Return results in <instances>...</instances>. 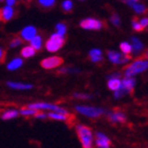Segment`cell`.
I'll use <instances>...</instances> for the list:
<instances>
[{"mask_svg": "<svg viewBox=\"0 0 148 148\" xmlns=\"http://www.w3.org/2000/svg\"><path fill=\"white\" fill-rule=\"evenodd\" d=\"M22 59L21 58H14L12 62L8 65V69L11 70V71H14L16 69H19L22 66Z\"/></svg>", "mask_w": 148, "mask_h": 148, "instance_id": "cell-16", "label": "cell"}, {"mask_svg": "<svg viewBox=\"0 0 148 148\" xmlns=\"http://www.w3.org/2000/svg\"><path fill=\"white\" fill-rule=\"evenodd\" d=\"M132 8H133V10H134L136 13H139V14L144 13L146 11V6L144 5V4H142V3H139V2H136V4H133Z\"/></svg>", "mask_w": 148, "mask_h": 148, "instance_id": "cell-24", "label": "cell"}, {"mask_svg": "<svg viewBox=\"0 0 148 148\" xmlns=\"http://www.w3.org/2000/svg\"><path fill=\"white\" fill-rule=\"evenodd\" d=\"M109 119L112 122H121V123H124L126 121V115L123 112H113V113H109Z\"/></svg>", "mask_w": 148, "mask_h": 148, "instance_id": "cell-13", "label": "cell"}, {"mask_svg": "<svg viewBox=\"0 0 148 148\" xmlns=\"http://www.w3.org/2000/svg\"><path fill=\"white\" fill-rule=\"evenodd\" d=\"M19 113H21L22 115H36V114L38 113V111L34 110V109L27 108V109H21Z\"/></svg>", "mask_w": 148, "mask_h": 148, "instance_id": "cell-25", "label": "cell"}, {"mask_svg": "<svg viewBox=\"0 0 148 148\" xmlns=\"http://www.w3.org/2000/svg\"><path fill=\"white\" fill-rule=\"evenodd\" d=\"M62 57H58V56H51V57H48V58H45L41 62V67L45 69H54L56 67H58L62 64Z\"/></svg>", "mask_w": 148, "mask_h": 148, "instance_id": "cell-6", "label": "cell"}, {"mask_svg": "<svg viewBox=\"0 0 148 148\" xmlns=\"http://www.w3.org/2000/svg\"><path fill=\"white\" fill-rule=\"evenodd\" d=\"M29 108L30 109H34V110H39V109H51L56 113H60L64 114V115H68V111L64 108H60L58 106L52 105V104H49V103H36V104H31L29 105Z\"/></svg>", "mask_w": 148, "mask_h": 148, "instance_id": "cell-4", "label": "cell"}, {"mask_svg": "<svg viewBox=\"0 0 148 148\" xmlns=\"http://www.w3.org/2000/svg\"><path fill=\"white\" fill-rule=\"evenodd\" d=\"M76 110L79 113L87 115L89 117H99L104 113V110L101 108H94V107H89V106H77Z\"/></svg>", "mask_w": 148, "mask_h": 148, "instance_id": "cell-5", "label": "cell"}, {"mask_svg": "<svg viewBox=\"0 0 148 148\" xmlns=\"http://www.w3.org/2000/svg\"><path fill=\"white\" fill-rule=\"evenodd\" d=\"M41 46H42V40H41V37L36 35V36L31 40V47L36 51V50L41 49Z\"/></svg>", "mask_w": 148, "mask_h": 148, "instance_id": "cell-18", "label": "cell"}, {"mask_svg": "<svg viewBox=\"0 0 148 148\" xmlns=\"http://www.w3.org/2000/svg\"><path fill=\"white\" fill-rule=\"evenodd\" d=\"M74 95L76 96V97H80V99H88L89 95H86V94H80V93H75Z\"/></svg>", "mask_w": 148, "mask_h": 148, "instance_id": "cell-35", "label": "cell"}, {"mask_svg": "<svg viewBox=\"0 0 148 148\" xmlns=\"http://www.w3.org/2000/svg\"><path fill=\"white\" fill-rule=\"evenodd\" d=\"M136 86V79L132 77H126L121 82V87L120 89L123 91L125 94L127 93H132L133 88Z\"/></svg>", "mask_w": 148, "mask_h": 148, "instance_id": "cell-8", "label": "cell"}, {"mask_svg": "<svg viewBox=\"0 0 148 148\" xmlns=\"http://www.w3.org/2000/svg\"><path fill=\"white\" fill-rule=\"evenodd\" d=\"M111 21H112V23H113L114 25H120L121 23V19L120 17H119V15L117 14H113V15L111 16Z\"/></svg>", "mask_w": 148, "mask_h": 148, "instance_id": "cell-28", "label": "cell"}, {"mask_svg": "<svg viewBox=\"0 0 148 148\" xmlns=\"http://www.w3.org/2000/svg\"><path fill=\"white\" fill-rule=\"evenodd\" d=\"M148 68V62L147 58H140L132 62L131 65L126 67L125 69V75L126 77H132L133 75H136L138 73L145 71Z\"/></svg>", "mask_w": 148, "mask_h": 148, "instance_id": "cell-2", "label": "cell"}, {"mask_svg": "<svg viewBox=\"0 0 148 148\" xmlns=\"http://www.w3.org/2000/svg\"><path fill=\"white\" fill-rule=\"evenodd\" d=\"M90 59H91L93 62H101V60H102L103 56H90Z\"/></svg>", "mask_w": 148, "mask_h": 148, "instance_id": "cell-33", "label": "cell"}, {"mask_svg": "<svg viewBox=\"0 0 148 148\" xmlns=\"http://www.w3.org/2000/svg\"><path fill=\"white\" fill-rule=\"evenodd\" d=\"M132 28L134 29L136 31H142L143 30V28L141 27V25H140L138 21H136V20H133L132 21Z\"/></svg>", "mask_w": 148, "mask_h": 148, "instance_id": "cell-30", "label": "cell"}, {"mask_svg": "<svg viewBox=\"0 0 148 148\" xmlns=\"http://www.w3.org/2000/svg\"><path fill=\"white\" fill-rule=\"evenodd\" d=\"M14 3H15V1H14V0H8V1H6V4H8V6L13 5Z\"/></svg>", "mask_w": 148, "mask_h": 148, "instance_id": "cell-37", "label": "cell"}, {"mask_svg": "<svg viewBox=\"0 0 148 148\" xmlns=\"http://www.w3.org/2000/svg\"><path fill=\"white\" fill-rule=\"evenodd\" d=\"M47 116L51 117V119H53V120H59V121H69V119H70V114H68V115H64V114L56 113V112H52V113L47 114Z\"/></svg>", "mask_w": 148, "mask_h": 148, "instance_id": "cell-20", "label": "cell"}, {"mask_svg": "<svg viewBox=\"0 0 148 148\" xmlns=\"http://www.w3.org/2000/svg\"><path fill=\"white\" fill-rule=\"evenodd\" d=\"M8 86L13 88V89H20V90L31 89V88H33V85H30V84L13 83V82H9V83H8Z\"/></svg>", "mask_w": 148, "mask_h": 148, "instance_id": "cell-15", "label": "cell"}, {"mask_svg": "<svg viewBox=\"0 0 148 148\" xmlns=\"http://www.w3.org/2000/svg\"><path fill=\"white\" fill-rule=\"evenodd\" d=\"M4 57H5V52L2 48H0V62L4 60Z\"/></svg>", "mask_w": 148, "mask_h": 148, "instance_id": "cell-34", "label": "cell"}, {"mask_svg": "<svg viewBox=\"0 0 148 148\" xmlns=\"http://www.w3.org/2000/svg\"><path fill=\"white\" fill-rule=\"evenodd\" d=\"M121 50H122V52L124 53V55H127V54H129L131 52V46H130V43L126 42V41H124V42L121 43Z\"/></svg>", "mask_w": 148, "mask_h": 148, "instance_id": "cell-22", "label": "cell"}, {"mask_svg": "<svg viewBox=\"0 0 148 148\" xmlns=\"http://www.w3.org/2000/svg\"><path fill=\"white\" fill-rule=\"evenodd\" d=\"M111 141L104 133H96V146L99 148H110Z\"/></svg>", "mask_w": 148, "mask_h": 148, "instance_id": "cell-10", "label": "cell"}, {"mask_svg": "<svg viewBox=\"0 0 148 148\" xmlns=\"http://www.w3.org/2000/svg\"><path fill=\"white\" fill-rule=\"evenodd\" d=\"M72 8H73V3H72V1H69V0H66V1H64L62 2V9L65 10V11H71Z\"/></svg>", "mask_w": 148, "mask_h": 148, "instance_id": "cell-27", "label": "cell"}, {"mask_svg": "<svg viewBox=\"0 0 148 148\" xmlns=\"http://www.w3.org/2000/svg\"><path fill=\"white\" fill-rule=\"evenodd\" d=\"M89 55L90 56H102V51L99 49H93L90 51Z\"/></svg>", "mask_w": 148, "mask_h": 148, "instance_id": "cell-29", "label": "cell"}, {"mask_svg": "<svg viewBox=\"0 0 148 148\" xmlns=\"http://www.w3.org/2000/svg\"><path fill=\"white\" fill-rule=\"evenodd\" d=\"M19 114L18 111L16 110H9V111H5L4 113L2 114V120H11V119H15L17 115Z\"/></svg>", "mask_w": 148, "mask_h": 148, "instance_id": "cell-21", "label": "cell"}, {"mask_svg": "<svg viewBox=\"0 0 148 148\" xmlns=\"http://www.w3.org/2000/svg\"><path fill=\"white\" fill-rule=\"evenodd\" d=\"M108 57L110 59V62H113V64H123V62H128L130 59V56L120 54V53L115 52V51H109Z\"/></svg>", "mask_w": 148, "mask_h": 148, "instance_id": "cell-9", "label": "cell"}, {"mask_svg": "<svg viewBox=\"0 0 148 148\" xmlns=\"http://www.w3.org/2000/svg\"><path fill=\"white\" fill-rule=\"evenodd\" d=\"M136 2H138V1H126L127 4H129V5H131V6H132L133 4H136Z\"/></svg>", "mask_w": 148, "mask_h": 148, "instance_id": "cell-38", "label": "cell"}, {"mask_svg": "<svg viewBox=\"0 0 148 148\" xmlns=\"http://www.w3.org/2000/svg\"><path fill=\"white\" fill-rule=\"evenodd\" d=\"M39 3L45 8H51L55 4V1L54 0H39Z\"/></svg>", "mask_w": 148, "mask_h": 148, "instance_id": "cell-26", "label": "cell"}, {"mask_svg": "<svg viewBox=\"0 0 148 148\" xmlns=\"http://www.w3.org/2000/svg\"><path fill=\"white\" fill-rule=\"evenodd\" d=\"M64 42H65L64 37L55 33V34L51 35V38L46 42V48L49 52H56L62 48Z\"/></svg>", "mask_w": 148, "mask_h": 148, "instance_id": "cell-3", "label": "cell"}, {"mask_svg": "<svg viewBox=\"0 0 148 148\" xmlns=\"http://www.w3.org/2000/svg\"><path fill=\"white\" fill-rule=\"evenodd\" d=\"M0 19H1V10H0Z\"/></svg>", "mask_w": 148, "mask_h": 148, "instance_id": "cell-39", "label": "cell"}, {"mask_svg": "<svg viewBox=\"0 0 148 148\" xmlns=\"http://www.w3.org/2000/svg\"><path fill=\"white\" fill-rule=\"evenodd\" d=\"M14 16V10H13L12 6H4L2 10H1V17H2L5 21L10 20Z\"/></svg>", "mask_w": 148, "mask_h": 148, "instance_id": "cell-12", "label": "cell"}, {"mask_svg": "<svg viewBox=\"0 0 148 148\" xmlns=\"http://www.w3.org/2000/svg\"><path fill=\"white\" fill-rule=\"evenodd\" d=\"M76 132L84 148H93V134L89 127L77 125Z\"/></svg>", "mask_w": 148, "mask_h": 148, "instance_id": "cell-1", "label": "cell"}, {"mask_svg": "<svg viewBox=\"0 0 148 148\" xmlns=\"http://www.w3.org/2000/svg\"><path fill=\"white\" fill-rule=\"evenodd\" d=\"M20 43H21V39H19V38H15L12 42L10 43V46L11 47H17V46H19Z\"/></svg>", "mask_w": 148, "mask_h": 148, "instance_id": "cell-31", "label": "cell"}, {"mask_svg": "<svg viewBox=\"0 0 148 148\" xmlns=\"http://www.w3.org/2000/svg\"><path fill=\"white\" fill-rule=\"evenodd\" d=\"M35 52H36V51H35L31 46H27L21 50V55L23 56V57H25V58H28V57L34 56Z\"/></svg>", "mask_w": 148, "mask_h": 148, "instance_id": "cell-19", "label": "cell"}, {"mask_svg": "<svg viewBox=\"0 0 148 148\" xmlns=\"http://www.w3.org/2000/svg\"><path fill=\"white\" fill-rule=\"evenodd\" d=\"M80 27L85 30H99L103 28V23L97 19L87 18L80 22Z\"/></svg>", "mask_w": 148, "mask_h": 148, "instance_id": "cell-7", "label": "cell"}, {"mask_svg": "<svg viewBox=\"0 0 148 148\" xmlns=\"http://www.w3.org/2000/svg\"><path fill=\"white\" fill-rule=\"evenodd\" d=\"M139 23L141 25V27H142L143 29L146 28V27H147V25H148V19H147V18H143V19H141Z\"/></svg>", "mask_w": 148, "mask_h": 148, "instance_id": "cell-32", "label": "cell"}, {"mask_svg": "<svg viewBox=\"0 0 148 148\" xmlns=\"http://www.w3.org/2000/svg\"><path fill=\"white\" fill-rule=\"evenodd\" d=\"M21 37L27 41H31L35 36H36V29L32 25H29V27H25L23 30L21 31Z\"/></svg>", "mask_w": 148, "mask_h": 148, "instance_id": "cell-11", "label": "cell"}, {"mask_svg": "<svg viewBox=\"0 0 148 148\" xmlns=\"http://www.w3.org/2000/svg\"><path fill=\"white\" fill-rule=\"evenodd\" d=\"M56 30H57V34L60 35L62 37H64V35L67 32V27L64 23H57L56 25Z\"/></svg>", "mask_w": 148, "mask_h": 148, "instance_id": "cell-23", "label": "cell"}, {"mask_svg": "<svg viewBox=\"0 0 148 148\" xmlns=\"http://www.w3.org/2000/svg\"><path fill=\"white\" fill-rule=\"evenodd\" d=\"M35 116H36L37 119H46V117H47V114H45V113H39V112H38V113H37L36 115H35Z\"/></svg>", "mask_w": 148, "mask_h": 148, "instance_id": "cell-36", "label": "cell"}, {"mask_svg": "<svg viewBox=\"0 0 148 148\" xmlns=\"http://www.w3.org/2000/svg\"><path fill=\"white\" fill-rule=\"evenodd\" d=\"M121 87V80L120 78H110L108 82V88L110 90H113V91H116V90L120 89Z\"/></svg>", "mask_w": 148, "mask_h": 148, "instance_id": "cell-17", "label": "cell"}, {"mask_svg": "<svg viewBox=\"0 0 148 148\" xmlns=\"http://www.w3.org/2000/svg\"><path fill=\"white\" fill-rule=\"evenodd\" d=\"M131 51L134 53H138L141 51V50L143 49V43L140 41L138 38H136V37H132V39H131Z\"/></svg>", "mask_w": 148, "mask_h": 148, "instance_id": "cell-14", "label": "cell"}]
</instances>
